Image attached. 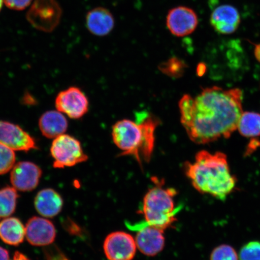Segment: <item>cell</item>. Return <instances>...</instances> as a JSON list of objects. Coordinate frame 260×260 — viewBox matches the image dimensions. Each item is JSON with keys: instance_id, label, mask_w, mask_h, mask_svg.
I'll return each mask as SVG.
<instances>
[{"instance_id": "cell-1", "label": "cell", "mask_w": 260, "mask_h": 260, "mask_svg": "<svg viewBox=\"0 0 260 260\" xmlns=\"http://www.w3.org/2000/svg\"><path fill=\"white\" fill-rule=\"evenodd\" d=\"M243 92L219 87L204 89L194 98L185 95L179 102L181 122L191 141L206 144L229 138L243 113Z\"/></svg>"}, {"instance_id": "cell-2", "label": "cell", "mask_w": 260, "mask_h": 260, "mask_svg": "<svg viewBox=\"0 0 260 260\" xmlns=\"http://www.w3.org/2000/svg\"><path fill=\"white\" fill-rule=\"evenodd\" d=\"M184 168L193 187L201 193L223 201L236 187L237 179L231 172L226 155L222 152L200 151L194 161L186 162Z\"/></svg>"}, {"instance_id": "cell-3", "label": "cell", "mask_w": 260, "mask_h": 260, "mask_svg": "<svg viewBox=\"0 0 260 260\" xmlns=\"http://www.w3.org/2000/svg\"><path fill=\"white\" fill-rule=\"evenodd\" d=\"M159 123L158 118L149 115L138 122L121 120L113 126V141L122 150V155L133 156L141 165L142 159L148 162L154 151L155 132Z\"/></svg>"}, {"instance_id": "cell-4", "label": "cell", "mask_w": 260, "mask_h": 260, "mask_svg": "<svg viewBox=\"0 0 260 260\" xmlns=\"http://www.w3.org/2000/svg\"><path fill=\"white\" fill-rule=\"evenodd\" d=\"M152 181L154 186L149 189L143 201L144 225L165 231L176 221L178 209L175 207L174 198L177 191L174 188L165 187L162 180L153 178Z\"/></svg>"}, {"instance_id": "cell-5", "label": "cell", "mask_w": 260, "mask_h": 260, "mask_svg": "<svg viewBox=\"0 0 260 260\" xmlns=\"http://www.w3.org/2000/svg\"><path fill=\"white\" fill-rule=\"evenodd\" d=\"M50 152L54 168L72 167L88 160L79 140L69 135H61L54 139Z\"/></svg>"}, {"instance_id": "cell-6", "label": "cell", "mask_w": 260, "mask_h": 260, "mask_svg": "<svg viewBox=\"0 0 260 260\" xmlns=\"http://www.w3.org/2000/svg\"><path fill=\"white\" fill-rule=\"evenodd\" d=\"M61 16L62 9L57 0H35L26 18L37 30L50 32L59 24Z\"/></svg>"}, {"instance_id": "cell-7", "label": "cell", "mask_w": 260, "mask_h": 260, "mask_svg": "<svg viewBox=\"0 0 260 260\" xmlns=\"http://www.w3.org/2000/svg\"><path fill=\"white\" fill-rule=\"evenodd\" d=\"M55 106L58 111L71 119H78L88 111L89 101L79 87H71L58 93Z\"/></svg>"}, {"instance_id": "cell-8", "label": "cell", "mask_w": 260, "mask_h": 260, "mask_svg": "<svg viewBox=\"0 0 260 260\" xmlns=\"http://www.w3.org/2000/svg\"><path fill=\"white\" fill-rule=\"evenodd\" d=\"M103 248L109 260H132L135 256L137 246L135 239L129 234L116 232L107 236Z\"/></svg>"}, {"instance_id": "cell-9", "label": "cell", "mask_w": 260, "mask_h": 260, "mask_svg": "<svg viewBox=\"0 0 260 260\" xmlns=\"http://www.w3.org/2000/svg\"><path fill=\"white\" fill-rule=\"evenodd\" d=\"M166 25L172 35L177 37H186L192 34L197 28V13L187 6H177L168 12Z\"/></svg>"}, {"instance_id": "cell-10", "label": "cell", "mask_w": 260, "mask_h": 260, "mask_svg": "<svg viewBox=\"0 0 260 260\" xmlns=\"http://www.w3.org/2000/svg\"><path fill=\"white\" fill-rule=\"evenodd\" d=\"M0 143L14 151L28 152L38 149L35 139L20 126L1 120Z\"/></svg>"}, {"instance_id": "cell-11", "label": "cell", "mask_w": 260, "mask_h": 260, "mask_svg": "<svg viewBox=\"0 0 260 260\" xmlns=\"http://www.w3.org/2000/svg\"><path fill=\"white\" fill-rule=\"evenodd\" d=\"M42 175L40 167L30 161H20L12 169L11 182L15 189L28 191L38 186Z\"/></svg>"}, {"instance_id": "cell-12", "label": "cell", "mask_w": 260, "mask_h": 260, "mask_svg": "<svg viewBox=\"0 0 260 260\" xmlns=\"http://www.w3.org/2000/svg\"><path fill=\"white\" fill-rule=\"evenodd\" d=\"M25 237L29 243L35 246L51 245L56 237L54 224L46 219L34 216L28 220L25 227Z\"/></svg>"}, {"instance_id": "cell-13", "label": "cell", "mask_w": 260, "mask_h": 260, "mask_svg": "<svg viewBox=\"0 0 260 260\" xmlns=\"http://www.w3.org/2000/svg\"><path fill=\"white\" fill-rule=\"evenodd\" d=\"M135 241L137 249L146 256H155L164 248V231L154 226L143 225L139 226Z\"/></svg>"}, {"instance_id": "cell-14", "label": "cell", "mask_w": 260, "mask_h": 260, "mask_svg": "<svg viewBox=\"0 0 260 260\" xmlns=\"http://www.w3.org/2000/svg\"><path fill=\"white\" fill-rule=\"evenodd\" d=\"M210 24L214 30L220 34H233L240 24L238 10L229 5L218 6L211 13Z\"/></svg>"}, {"instance_id": "cell-15", "label": "cell", "mask_w": 260, "mask_h": 260, "mask_svg": "<svg viewBox=\"0 0 260 260\" xmlns=\"http://www.w3.org/2000/svg\"><path fill=\"white\" fill-rule=\"evenodd\" d=\"M86 25L90 34L97 37H105L115 27V19L109 9L97 7L87 12Z\"/></svg>"}, {"instance_id": "cell-16", "label": "cell", "mask_w": 260, "mask_h": 260, "mask_svg": "<svg viewBox=\"0 0 260 260\" xmlns=\"http://www.w3.org/2000/svg\"><path fill=\"white\" fill-rule=\"evenodd\" d=\"M34 204L39 214L52 218L57 216L62 210L63 200L56 190L47 188L39 191L35 198Z\"/></svg>"}, {"instance_id": "cell-17", "label": "cell", "mask_w": 260, "mask_h": 260, "mask_svg": "<svg viewBox=\"0 0 260 260\" xmlns=\"http://www.w3.org/2000/svg\"><path fill=\"white\" fill-rule=\"evenodd\" d=\"M68 127L67 118L58 110L45 112L39 120V128L42 135L48 139H55L64 134Z\"/></svg>"}, {"instance_id": "cell-18", "label": "cell", "mask_w": 260, "mask_h": 260, "mask_svg": "<svg viewBox=\"0 0 260 260\" xmlns=\"http://www.w3.org/2000/svg\"><path fill=\"white\" fill-rule=\"evenodd\" d=\"M25 229L16 217H7L0 222V239L8 245L18 246L24 241Z\"/></svg>"}, {"instance_id": "cell-19", "label": "cell", "mask_w": 260, "mask_h": 260, "mask_svg": "<svg viewBox=\"0 0 260 260\" xmlns=\"http://www.w3.org/2000/svg\"><path fill=\"white\" fill-rule=\"evenodd\" d=\"M237 129L245 137L260 136V115L254 112H243L240 116Z\"/></svg>"}, {"instance_id": "cell-20", "label": "cell", "mask_w": 260, "mask_h": 260, "mask_svg": "<svg viewBox=\"0 0 260 260\" xmlns=\"http://www.w3.org/2000/svg\"><path fill=\"white\" fill-rule=\"evenodd\" d=\"M14 187H5L0 189V220L7 218L15 211L18 198Z\"/></svg>"}, {"instance_id": "cell-21", "label": "cell", "mask_w": 260, "mask_h": 260, "mask_svg": "<svg viewBox=\"0 0 260 260\" xmlns=\"http://www.w3.org/2000/svg\"><path fill=\"white\" fill-rule=\"evenodd\" d=\"M15 151L0 143V175L7 174L14 167Z\"/></svg>"}, {"instance_id": "cell-22", "label": "cell", "mask_w": 260, "mask_h": 260, "mask_svg": "<svg viewBox=\"0 0 260 260\" xmlns=\"http://www.w3.org/2000/svg\"><path fill=\"white\" fill-rule=\"evenodd\" d=\"M185 64L183 61L177 57H172L159 66L162 73L171 77L178 78L182 76L184 72Z\"/></svg>"}, {"instance_id": "cell-23", "label": "cell", "mask_w": 260, "mask_h": 260, "mask_svg": "<svg viewBox=\"0 0 260 260\" xmlns=\"http://www.w3.org/2000/svg\"><path fill=\"white\" fill-rule=\"evenodd\" d=\"M239 255L232 246L222 245L213 250L210 260H239Z\"/></svg>"}, {"instance_id": "cell-24", "label": "cell", "mask_w": 260, "mask_h": 260, "mask_svg": "<svg viewBox=\"0 0 260 260\" xmlns=\"http://www.w3.org/2000/svg\"><path fill=\"white\" fill-rule=\"evenodd\" d=\"M239 258L240 260H260V242L246 243L240 249Z\"/></svg>"}, {"instance_id": "cell-25", "label": "cell", "mask_w": 260, "mask_h": 260, "mask_svg": "<svg viewBox=\"0 0 260 260\" xmlns=\"http://www.w3.org/2000/svg\"><path fill=\"white\" fill-rule=\"evenodd\" d=\"M44 253L46 260H69L63 252L53 243L45 246Z\"/></svg>"}, {"instance_id": "cell-26", "label": "cell", "mask_w": 260, "mask_h": 260, "mask_svg": "<svg viewBox=\"0 0 260 260\" xmlns=\"http://www.w3.org/2000/svg\"><path fill=\"white\" fill-rule=\"evenodd\" d=\"M7 7L14 11H22L31 4L32 0H3Z\"/></svg>"}, {"instance_id": "cell-27", "label": "cell", "mask_w": 260, "mask_h": 260, "mask_svg": "<svg viewBox=\"0 0 260 260\" xmlns=\"http://www.w3.org/2000/svg\"><path fill=\"white\" fill-rule=\"evenodd\" d=\"M63 222V221H62ZM62 225L65 230L71 235H78L80 232V227L70 219L63 220Z\"/></svg>"}, {"instance_id": "cell-28", "label": "cell", "mask_w": 260, "mask_h": 260, "mask_svg": "<svg viewBox=\"0 0 260 260\" xmlns=\"http://www.w3.org/2000/svg\"><path fill=\"white\" fill-rule=\"evenodd\" d=\"M0 260H9L8 251L1 246H0Z\"/></svg>"}, {"instance_id": "cell-29", "label": "cell", "mask_w": 260, "mask_h": 260, "mask_svg": "<svg viewBox=\"0 0 260 260\" xmlns=\"http://www.w3.org/2000/svg\"><path fill=\"white\" fill-rule=\"evenodd\" d=\"M12 260H30L28 258L27 256L24 255L23 253L19 252L18 251H16L15 253L14 258Z\"/></svg>"}, {"instance_id": "cell-30", "label": "cell", "mask_w": 260, "mask_h": 260, "mask_svg": "<svg viewBox=\"0 0 260 260\" xmlns=\"http://www.w3.org/2000/svg\"><path fill=\"white\" fill-rule=\"evenodd\" d=\"M254 53L256 60L260 63V44L255 45Z\"/></svg>"}, {"instance_id": "cell-31", "label": "cell", "mask_w": 260, "mask_h": 260, "mask_svg": "<svg viewBox=\"0 0 260 260\" xmlns=\"http://www.w3.org/2000/svg\"><path fill=\"white\" fill-rule=\"evenodd\" d=\"M3 3H4V2H3V0H0V11H1V10L2 9Z\"/></svg>"}]
</instances>
